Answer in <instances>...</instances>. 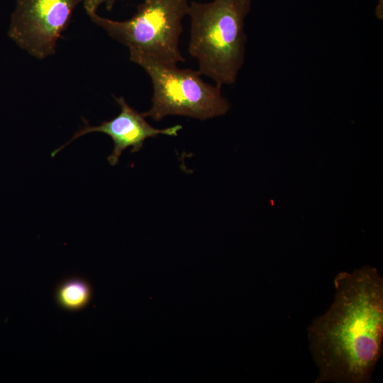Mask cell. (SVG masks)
Returning <instances> with one entry per match:
<instances>
[{
  "mask_svg": "<svg viewBox=\"0 0 383 383\" xmlns=\"http://www.w3.org/2000/svg\"><path fill=\"white\" fill-rule=\"evenodd\" d=\"M329 309L308 327L316 383H370L382 352L383 278L363 266L334 278Z\"/></svg>",
  "mask_w": 383,
  "mask_h": 383,
  "instance_id": "obj_1",
  "label": "cell"
},
{
  "mask_svg": "<svg viewBox=\"0 0 383 383\" xmlns=\"http://www.w3.org/2000/svg\"><path fill=\"white\" fill-rule=\"evenodd\" d=\"M252 0H213L189 3V54L198 60L200 74L216 85L233 84L245 56V21Z\"/></svg>",
  "mask_w": 383,
  "mask_h": 383,
  "instance_id": "obj_2",
  "label": "cell"
},
{
  "mask_svg": "<svg viewBox=\"0 0 383 383\" xmlns=\"http://www.w3.org/2000/svg\"><path fill=\"white\" fill-rule=\"evenodd\" d=\"M189 6L188 0H146L126 21L111 20L96 12L87 15L111 38L129 49L130 58L143 57L177 65L185 62L179 43L183 30L182 20L188 13Z\"/></svg>",
  "mask_w": 383,
  "mask_h": 383,
  "instance_id": "obj_3",
  "label": "cell"
},
{
  "mask_svg": "<svg viewBox=\"0 0 383 383\" xmlns=\"http://www.w3.org/2000/svg\"><path fill=\"white\" fill-rule=\"evenodd\" d=\"M149 75L153 94L144 117L160 121L168 115L206 120L226 114L230 108L221 87L206 83L198 71L179 69L143 57L130 58Z\"/></svg>",
  "mask_w": 383,
  "mask_h": 383,
  "instance_id": "obj_4",
  "label": "cell"
},
{
  "mask_svg": "<svg viewBox=\"0 0 383 383\" xmlns=\"http://www.w3.org/2000/svg\"><path fill=\"white\" fill-rule=\"evenodd\" d=\"M84 0H17L9 35L21 48L42 60L52 55L76 6Z\"/></svg>",
  "mask_w": 383,
  "mask_h": 383,
  "instance_id": "obj_5",
  "label": "cell"
},
{
  "mask_svg": "<svg viewBox=\"0 0 383 383\" xmlns=\"http://www.w3.org/2000/svg\"><path fill=\"white\" fill-rule=\"evenodd\" d=\"M115 99L121 107V112L116 117L111 121H104L97 126L87 125L83 127L69 142L55 150L51 153V157L55 156L62 148L77 138L89 133L100 132L109 135L113 141V149L107 159L110 165L114 166L118 163L122 152L126 148L131 147V152H138L147 138L160 134L176 136L178 131L182 128L180 125L164 129L155 128L145 121V117L142 113L131 108L123 97H115Z\"/></svg>",
  "mask_w": 383,
  "mask_h": 383,
  "instance_id": "obj_6",
  "label": "cell"
},
{
  "mask_svg": "<svg viewBox=\"0 0 383 383\" xmlns=\"http://www.w3.org/2000/svg\"><path fill=\"white\" fill-rule=\"evenodd\" d=\"M55 298L62 309L67 311H79L89 304L91 298V289L84 279L72 277L59 284Z\"/></svg>",
  "mask_w": 383,
  "mask_h": 383,
  "instance_id": "obj_7",
  "label": "cell"
},
{
  "mask_svg": "<svg viewBox=\"0 0 383 383\" xmlns=\"http://www.w3.org/2000/svg\"><path fill=\"white\" fill-rule=\"evenodd\" d=\"M115 1L116 0H84V6L87 13L96 12L99 6L103 4H106L107 9L111 10L113 8Z\"/></svg>",
  "mask_w": 383,
  "mask_h": 383,
  "instance_id": "obj_8",
  "label": "cell"
},
{
  "mask_svg": "<svg viewBox=\"0 0 383 383\" xmlns=\"http://www.w3.org/2000/svg\"><path fill=\"white\" fill-rule=\"evenodd\" d=\"M375 15L379 20L383 19V0H378L375 9Z\"/></svg>",
  "mask_w": 383,
  "mask_h": 383,
  "instance_id": "obj_9",
  "label": "cell"
},
{
  "mask_svg": "<svg viewBox=\"0 0 383 383\" xmlns=\"http://www.w3.org/2000/svg\"><path fill=\"white\" fill-rule=\"evenodd\" d=\"M144 1H146V0H144Z\"/></svg>",
  "mask_w": 383,
  "mask_h": 383,
  "instance_id": "obj_10",
  "label": "cell"
}]
</instances>
